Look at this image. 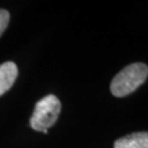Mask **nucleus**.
<instances>
[{"label": "nucleus", "mask_w": 148, "mask_h": 148, "mask_svg": "<svg viewBox=\"0 0 148 148\" xmlns=\"http://www.w3.org/2000/svg\"><path fill=\"white\" fill-rule=\"evenodd\" d=\"M114 148H148V132H137L119 138Z\"/></svg>", "instance_id": "7ed1b4c3"}, {"label": "nucleus", "mask_w": 148, "mask_h": 148, "mask_svg": "<svg viewBox=\"0 0 148 148\" xmlns=\"http://www.w3.org/2000/svg\"><path fill=\"white\" fill-rule=\"evenodd\" d=\"M9 20H10L9 12L7 10H3V9H0V36L2 35V33L5 32V30L8 27Z\"/></svg>", "instance_id": "39448f33"}, {"label": "nucleus", "mask_w": 148, "mask_h": 148, "mask_svg": "<svg viewBox=\"0 0 148 148\" xmlns=\"http://www.w3.org/2000/svg\"><path fill=\"white\" fill-rule=\"evenodd\" d=\"M18 77V67L12 62L0 65V95L5 93L14 84Z\"/></svg>", "instance_id": "20e7f679"}, {"label": "nucleus", "mask_w": 148, "mask_h": 148, "mask_svg": "<svg viewBox=\"0 0 148 148\" xmlns=\"http://www.w3.org/2000/svg\"><path fill=\"white\" fill-rule=\"evenodd\" d=\"M62 110L59 99L54 95H48L37 102L30 119V125L34 131L48 133V128L56 123Z\"/></svg>", "instance_id": "f03ea898"}, {"label": "nucleus", "mask_w": 148, "mask_h": 148, "mask_svg": "<svg viewBox=\"0 0 148 148\" xmlns=\"http://www.w3.org/2000/svg\"><path fill=\"white\" fill-rule=\"evenodd\" d=\"M148 77V66L143 63H134L126 66L113 78L110 89L113 95L122 98L131 95Z\"/></svg>", "instance_id": "f257e3e1"}]
</instances>
